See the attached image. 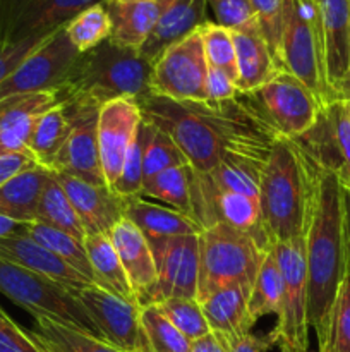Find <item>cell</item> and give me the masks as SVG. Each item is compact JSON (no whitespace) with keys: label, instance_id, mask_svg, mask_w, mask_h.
Segmentation results:
<instances>
[{"label":"cell","instance_id":"30bf717a","mask_svg":"<svg viewBox=\"0 0 350 352\" xmlns=\"http://www.w3.org/2000/svg\"><path fill=\"white\" fill-rule=\"evenodd\" d=\"M208 74L198 28L158 57L151 74V93L178 102H205L208 100Z\"/></svg>","mask_w":350,"mask_h":352},{"label":"cell","instance_id":"ab89813d","mask_svg":"<svg viewBox=\"0 0 350 352\" xmlns=\"http://www.w3.org/2000/svg\"><path fill=\"white\" fill-rule=\"evenodd\" d=\"M165 318L191 342L208 336L209 327L198 299H167L158 305Z\"/></svg>","mask_w":350,"mask_h":352},{"label":"cell","instance_id":"9f6ffc18","mask_svg":"<svg viewBox=\"0 0 350 352\" xmlns=\"http://www.w3.org/2000/svg\"><path fill=\"white\" fill-rule=\"evenodd\" d=\"M34 340V339H33ZM34 342H36V340H34ZM38 344V346H40L41 347V349H43V352H51V351H48V349H45V347L43 346H41V344L40 342H36Z\"/></svg>","mask_w":350,"mask_h":352},{"label":"cell","instance_id":"ffe728a7","mask_svg":"<svg viewBox=\"0 0 350 352\" xmlns=\"http://www.w3.org/2000/svg\"><path fill=\"white\" fill-rule=\"evenodd\" d=\"M0 260L9 261L33 274L47 277L67 289H86L95 285L89 278L62 261L57 254L48 251L36 241L31 239L26 232L0 239Z\"/></svg>","mask_w":350,"mask_h":352},{"label":"cell","instance_id":"ac0fdd59","mask_svg":"<svg viewBox=\"0 0 350 352\" xmlns=\"http://www.w3.org/2000/svg\"><path fill=\"white\" fill-rule=\"evenodd\" d=\"M71 199L86 236L108 234L126 213V199L105 184H91L81 179L55 174Z\"/></svg>","mask_w":350,"mask_h":352},{"label":"cell","instance_id":"8992f818","mask_svg":"<svg viewBox=\"0 0 350 352\" xmlns=\"http://www.w3.org/2000/svg\"><path fill=\"white\" fill-rule=\"evenodd\" d=\"M0 292L34 320H50L98 337V329L72 289L0 260Z\"/></svg>","mask_w":350,"mask_h":352},{"label":"cell","instance_id":"9c48e42d","mask_svg":"<svg viewBox=\"0 0 350 352\" xmlns=\"http://www.w3.org/2000/svg\"><path fill=\"white\" fill-rule=\"evenodd\" d=\"M242 96L278 136L288 140L307 133L321 110L314 93L285 71H278L266 85Z\"/></svg>","mask_w":350,"mask_h":352},{"label":"cell","instance_id":"f546056e","mask_svg":"<svg viewBox=\"0 0 350 352\" xmlns=\"http://www.w3.org/2000/svg\"><path fill=\"white\" fill-rule=\"evenodd\" d=\"M71 133V117L64 103L45 112L36 120L27 141V151L38 165L51 172L54 162Z\"/></svg>","mask_w":350,"mask_h":352},{"label":"cell","instance_id":"e0dca14e","mask_svg":"<svg viewBox=\"0 0 350 352\" xmlns=\"http://www.w3.org/2000/svg\"><path fill=\"white\" fill-rule=\"evenodd\" d=\"M141 116L139 103L134 100L117 98L102 105L98 113V144L102 158L103 175L110 189L117 182L122 172L127 150L132 143L139 127Z\"/></svg>","mask_w":350,"mask_h":352},{"label":"cell","instance_id":"9a60e30c","mask_svg":"<svg viewBox=\"0 0 350 352\" xmlns=\"http://www.w3.org/2000/svg\"><path fill=\"white\" fill-rule=\"evenodd\" d=\"M72 294L84 306L106 344L120 352H146L141 305L122 301L98 285L72 289Z\"/></svg>","mask_w":350,"mask_h":352},{"label":"cell","instance_id":"f1b7e54d","mask_svg":"<svg viewBox=\"0 0 350 352\" xmlns=\"http://www.w3.org/2000/svg\"><path fill=\"white\" fill-rule=\"evenodd\" d=\"M264 162L266 160L242 155H229L220 162L215 170L198 175L216 191L239 192L254 201H259V181Z\"/></svg>","mask_w":350,"mask_h":352},{"label":"cell","instance_id":"d590c367","mask_svg":"<svg viewBox=\"0 0 350 352\" xmlns=\"http://www.w3.org/2000/svg\"><path fill=\"white\" fill-rule=\"evenodd\" d=\"M144 124V148H143V179L148 182L160 172L168 168L189 165L187 158L182 153L174 140L165 131L158 129L153 124L143 119ZM143 182V184H144Z\"/></svg>","mask_w":350,"mask_h":352},{"label":"cell","instance_id":"5bb4252c","mask_svg":"<svg viewBox=\"0 0 350 352\" xmlns=\"http://www.w3.org/2000/svg\"><path fill=\"white\" fill-rule=\"evenodd\" d=\"M62 103L71 117V133L55 158L51 172L106 186L98 144V113L102 107L74 100Z\"/></svg>","mask_w":350,"mask_h":352},{"label":"cell","instance_id":"e575fe53","mask_svg":"<svg viewBox=\"0 0 350 352\" xmlns=\"http://www.w3.org/2000/svg\"><path fill=\"white\" fill-rule=\"evenodd\" d=\"M281 294H283V282H281L280 267H278L277 256L271 248L270 253L264 258L257 277L254 280L253 289L249 294V318L256 325L259 318L266 315H278L281 305Z\"/></svg>","mask_w":350,"mask_h":352},{"label":"cell","instance_id":"7dc6e473","mask_svg":"<svg viewBox=\"0 0 350 352\" xmlns=\"http://www.w3.org/2000/svg\"><path fill=\"white\" fill-rule=\"evenodd\" d=\"M36 160L30 153L0 150V186L5 184L9 179H12L19 172L36 167Z\"/></svg>","mask_w":350,"mask_h":352},{"label":"cell","instance_id":"1f68e13d","mask_svg":"<svg viewBox=\"0 0 350 352\" xmlns=\"http://www.w3.org/2000/svg\"><path fill=\"white\" fill-rule=\"evenodd\" d=\"M192 181H194V170H192L191 165L168 168V170L160 172L153 179L144 182L141 196H150V198L160 199V201L167 203V205H170L177 212L194 219Z\"/></svg>","mask_w":350,"mask_h":352},{"label":"cell","instance_id":"d6a6232c","mask_svg":"<svg viewBox=\"0 0 350 352\" xmlns=\"http://www.w3.org/2000/svg\"><path fill=\"white\" fill-rule=\"evenodd\" d=\"M27 332L45 349L51 352H120L91 333L50 320H36L34 329Z\"/></svg>","mask_w":350,"mask_h":352},{"label":"cell","instance_id":"74e56055","mask_svg":"<svg viewBox=\"0 0 350 352\" xmlns=\"http://www.w3.org/2000/svg\"><path fill=\"white\" fill-rule=\"evenodd\" d=\"M141 325H143L146 352H189L191 340L185 339L160 311L158 305L141 306Z\"/></svg>","mask_w":350,"mask_h":352},{"label":"cell","instance_id":"f5cc1de1","mask_svg":"<svg viewBox=\"0 0 350 352\" xmlns=\"http://www.w3.org/2000/svg\"><path fill=\"white\" fill-rule=\"evenodd\" d=\"M343 210H345L347 246H349V260H350V189L349 188H343ZM349 270H350V267H349Z\"/></svg>","mask_w":350,"mask_h":352},{"label":"cell","instance_id":"8fae6325","mask_svg":"<svg viewBox=\"0 0 350 352\" xmlns=\"http://www.w3.org/2000/svg\"><path fill=\"white\" fill-rule=\"evenodd\" d=\"M146 239L156 265V282L141 306L160 305L175 298H198L199 234Z\"/></svg>","mask_w":350,"mask_h":352},{"label":"cell","instance_id":"680465c9","mask_svg":"<svg viewBox=\"0 0 350 352\" xmlns=\"http://www.w3.org/2000/svg\"><path fill=\"white\" fill-rule=\"evenodd\" d=\"M349 105H350V100H349Z\"/></svg>","mask_w":350,"mask_h":352},{"label":"cell","instance_id":"f35d334b","mask_svg":"<svg viewBox=\"0 0 350 352\" xmlns=\"http://www.w3.org/2000/svg\"><path fill=\"white\" fill-rule=\"evenodd\" d=\"M199 33L202 38L208 67L223 72L237 85L239 72H237L235 45H233L232 31L218 26L213 21H206L202 26H199Z\"/></svg>","mask_w":350,"mask_h":352},{"label":"cell","instance_id":"b9f144b4","mask_svg":"<svg viewBox=\"0 0 350 352\" xmlns=\"http://www.w3.org/2000/svg\"><path fill=\"white\" fill-rule=\"evenodd\" d=\"M319 352H350V270L336 296L328 336Z\"/></svg>","mask_w":350,"mask_h":352},{"label":"cell","instance_id":"681fc988","mask_svg":"<svg viewBox=\"0 0 350 352\" xmlns=\"http://www.w3.org/2000/svg\"><path fill=\"white\" fill-rule=\"evenodd\" d=\"M270 349L271 346L266 337H256L253 333H247L229 346V352H266Z\"/></svg>","mask_w":350,"mask_h":352},{"label":"cell","instance_id":"ee69618b","mask_svg":"<svg viewBox=\"0 0 350 352\" xmlns=\"http://www.w3.org/2000/svg\"><path fill=\"white\" fill-rule=\"evenodd\" d=\"M215 21L213 23L229 31H242L259 26L249 0H208Z\"/></svg>","mask_w":350,"mask_h":352},{"label":"cell","instance_id":"836d02e7","mask_svg":"<svg viewBox=\"0 0 350 352\" xmlns=\"http://www.w3.org/2000/svg\"><path fill=\"white\" fill-rule=\"evenodd\" d=\"M26 234L100 287V282L96 278L91 263H89L88 253H86L82 241L75 239V237L69 236L65 232H60L57 229H51V227L40 222L26 223Z\"/></svg>","mask_w":350,"mask_h":352},{"label":"cell","instance_id":"4dcf8cb0","mask_svg":"<svg viewBox=\"0 0 350 352\" xmlns=\"http://www.w3.org/2000/svg\"><path fill=\"white\" fill-rule=\"evenodd\" d=\"M34 222L45 223L51 229H57L60 232H65L69 236L75 237V239L82 241V243L86 239L84 227H82L71 199L65 195L64 188L57 181L54 172H51L47 184H45L43 195H41L40 203H38Z\"/></svg>","mask_w":350,"mask_h":352},{"label":"cell","instance_id":"11a10c76","mask_svg":"<svg viewBox=\"0 0 350 352\" xmlns=\"http://www.w3.org/2000/svg\"><path fill=\"white\" fill-rule=\"evenodd\" d=\"M115 2H158V0H115Z\"/></svg>","mask_w":350,"mask_h":352},{"label":"cell","instance_id":"f907efd6","mask_svg":"<svg viewBox=\"0 0 350 352\" xmlns=\"http://www.w3.org/2000/svg\"><path fill=\"white\" fill-rule=\"evenodd\" d=\"M189 352H229V346L215 333H208V336L194 340Z\"/></svg>","mask_w":350,"mask_h":352},{"label":"cell","instance_id":"603a6c76","mask_svg":"<svg viewBox=\"0 0 350 352\" xmlns=\"http://www.w3.org/2000/svg\"><path fill=\"white\" fill-rule=\"evenodd\" d=\"M249 294L250 291L242 285H226L201 302L209 332L220 337L226 346L250 333L254 327L247 308Z\"/></svg>","mask_w":350,"mask_h":352},{"label":"cell","instance_id":"cb8c5ba5","mask_svg":"<svg viewBox=\"0 0 350 352\" xmlns=\"http://www.w3.org/2000/svg\"><path fill=\"white\" fill-rule=\"evenodd\" d=\"M237 57V89L240 95L250 93L266 85L280 69L275 65L266 40L261 34L259 26L232 31Z\"/></svg>","mask_w":350,"mask_h":352},{"label":"cell","instance_id":"7402d4cb","mask_svg":"<svg viewBox=\"0 0 350 352\" xmlns=\"http://www.w3.org/2000/svg\"><path fill=\"white\" fill-rule=\"evenodd\" d=\"M106 236L112 241L117 256L141 305L156 282V265L148 239L127 219L120 220Z\"/></svg>","mask_w":350,"mask_h":352},{"label":"cell","instance_id":"60d3db41","mask_svg":"<svg viewBox=\"0 0 350 352\" xmlns=\"http://www.w3.org/2000/svg\"><path fill=\"white\" fill-rule=\"evenodd\" d=\"M263 38L266 40L275 65L281 69V33H283L285 0H249Z\"/></svg>","mask_w":350,"mask_h":352},{"label":"cell","instance_id":"4fadbf2b","mask_svg":"<svg viewBox=\"0 0 350 352\" xmlns=\"http://www.w3.org/2000/svg\"><path fill=\"white\" fill-rule=\"evenodd\" d=\"M78 57L65 26L54 31L0 85V100L21 93L58 91Z\"/></svg>","mask_w":350,"mask_h":352},{"label":"cell","instance_id":"8d00e7d4","mask_svg":"<svg viewBox=\"0 0 350 352\" xmlns=\"http://www.w3.org/2000/svg\"><path fill=\"white\" fill-rule=\"evenodd\" d=\"M65 33H67L71 43L78 48L79 54L93 50L103 41H106L112 33V21L105 9V3L100 2L88 9L81 10L75 17H72L65 24Z\"/></svg>","mask_w":350,"mask_h":352},{"label":"cell","instance_id":"2e32d148","mask_svg":"<svg viewBox=\"0 0 350 352\" xmlns=\"http://www.w3.org/2000/svg\"><path fill=\"white\" fill-rule=\"evenodd\" d=\"M323 65L331 100H342L350 69V0H316Z\"/></svg>","mask_w":350,"mask_h":352},{"label":"cell","instance_id":"44dd1931","mask_svg":"<svg viewBox=\"0 0 350 352\" xmlns=\"http://www.w3.org/2000/svg\"><path fill=\"white\" fill-rule=\"evenodd\" d=\"M206 7L208 0H165L153 31L137 50L141 57L154 64L168 47L184 40L208 21Z\"/></svg>","mask_w":350,"mask_h":352},{"label":"cell","instance_id":"bcb514c9","mask_svg":"<svg viewBox=\"0 0 350 352\" xmlns=\"http://www.w3.org/2000/svg\"><path fill=\"white\" fill-rule=\"evenodd\" d=\"M47 36L31 38V40L23 41V43H17L14 45V47L0 50V85L19 67L21 62H23Z\"/></svg>","mask_w":350,"mask_h":352},{"label":"cell","instance_id":"7a4b0ae2","mask_svg":"<svg viewBox=\"0 0 350 352\" xmlns=\"http://www.w3.org/2000/svg\"><path fill=\"white\" fill-rule=\"evenodd\" d=\"M309 325L325 346L340 287L349 274L343 188L331 172L318 168L311 222L305 234Z\"/></svg>","mask_w":350,"mask_h":352},{"label":"cell","instance_id":"7c38bea8","mask_svg":"<svg viewBox=\"0 0 350 352\" xmlns=\"http://www.w3.org/2000/svg\"><path fill=\"white\" fill-rule=\"evenodd\" d=\"M103 0H0V50L51 34Z\"/></svg>","mask_w":350,"mask_h":352},{"label":"cell","instance_id":"c3c4849f","mask_svg":"<svg viewBox=\"0 0 350 352\" xmlns=\"http://www.w3.org/2000/svg\"><path fill=\"white\" fill-rule=\"evenodd\" d=\"M237 85L223 72L209 69L208 74V100L209 102H225L239 96Z\"/></svg>","mask_w":350,"mask_h":352},{"label":"cell","instance_id":"f6af8a7d","mask_svg":"<svg viewBox=\"0 0 350 352\" xmlns=\"http://www.w3.org/2000/svg\"><path fill=\"white\" fill-rule=\"evenodd\" d=\"M0 352H43L30 332L21 329L2 308H0Z\"/></svg>","mask_w":350,"mask_h":352},{"label":"cell","instance_id":"db71d44e","mask_svg":"<svg viewBox=\"0 0 350 352\" xmlns=\"http://www.w3.org/2000/svg\"><path fill=\"white\" fill-rule=\"evenodd\" d=\"M342 100H350V69H349V76H347L345 88H343V95H342Z\"/></svg>","mask_w":350,"mask_h":352},{"label":"cell","instance_id":"5b68a950","mask_svg":"<svg viewBox=\"0 0 350 352\" xmlns=\"http://www.w3.org/2000/svg\"><path fill=\"white\" fill-rule=\"evenodd\" d=\"M271 251V250H270ZM246 232L226 223H213L199 234L198 301L226 285H242L250 291L264 258L270 253Z\"/></svg>","mask_w":350,"mask_h":352},{"label":"cell","instance_id":"52a82bcc","mask_svg":"<svg viewBox=\"0 0 350 352\" xmlns=\"http://www.w3.org/2000/svg\"><path fill=\"white\" fill-rule=\"evenodd\" d=\"M273 253L280 267L283 294L277 325L266 336L271 347L281 352L309 351L307 308V265H305V236L273 244Z\"/></svg>","mask_w":350,"mask_h":352},{"label":"cell","instance_id":"ba28073f","mask_svg":"<svg viewBox=\"0 0 350 352\" xmlns=\"http://www.w3.org/2000/svg\"><path fill=\"white\" fill-rule=\"evenodd\" d=\"M281 69L304 82L321 107L333 102L323 65L318 3L311 0H285L281 33Z\"/></svg>","mask_w":350,"mask_h":352},{"label":"cell","instance_id":"d6986e66","mask_svg":"<svg viewBox=\"0 0 350 352\" xmlns=\"http://www.w3.org/2000/svg\"><path fill=\"white\" fill-rule=\"evenodd\" d=\"M60 103V91L21 93L0 100V150L30 153L27 141L36 120Z\"/></svg>","mask_w":350,"mask_h":352},{"label":"cell","instance_id":"816d5d0a","mask_svg":"<svg viewBox=\"0 0 350 352\" xmlns=\"http://www.w3.org/2000/svg\"><path fill=\"white\" fill-rule=\"evenodd\" d=\"M23 232H26V223H19L16 220H10L7 217L0 215V239H5V237Z\"/></svg>","mask_w":350,"mask_h":352},{"label":"cell","instance_id":"6da1fadb","mask_svg":"<svg viewBox=\"0 0 350 352\" xmlns=\"http://www.w3.org/2000/svg\"><path fill=\"white\" fill-rule=\"evenodd\" d=\"M141 116L177 143L196 174H209L229 155L266 160L278 136L242 95L225 102H178L150 95Z\"/></svg>","mask_w":350,"mask_h":352},{"label":"cell","instance_id":"7bdbcfd3","mask_svg":"<svg viewBox=\"0 0 350 352\" xmlns=\"http://www.w3.org/2000/svg\"><path fill=\"white\" fill-rule=\"evenodd\" d=\"M143 148H144V124L141 120L136 131L132 143L127 150L126 160H124L122 172L117 182L113 184V191L122 198H132L141 196L143 191Z\"/></svg>","mask_w":350,"mask_h":352},{"label":"cell","instance_id":"4316f807","mask_svg":"<svg viewBox=\"0 0 350 352\" xmlns=\"http://www.w3.org/2000/svg\"><path fill=\"white\" fill-rule=\"evenodd\" d=\"M50 174V170L36 165L0 186V215L19 223L34 222L38 203Z\"/></svg>","mask_w":350,"mask_h":352},{"label":"cell","instance_id":"277c9868","mask_svg":"<svg viewBox=\"0 0 350 352\" xmlns=\"http://www.w3.org/2000/svg\"><path fill=\"white\" fill-rule=\"evenodd\" d=\"M153 64L134 48L106 40L93 50L79 54L60 86L62 102H88L102 107L117 98L141 103L151 93Z\"/></svg>","mask_w":350,"mask_h":352},{"label":"cell","instance_id":"d4e9b609","mask_svg":"<svg viewBox=\"0 0 350 352\" xmlns=\"http://www.w3.org/2000/svg\"><path fill=\"white\" fill-rule=\"evenodd\" d=\"M103 3L112 21V33L108 40L120 47L139 50L153 31L163 10L165 0H158V2L103 0Z\"/></svg>","mask_w":350,"mask_h":352},{"label":"cell","instance_id":"3957f363","mask_svg":"<svg viewBox=\"0 0 350 352\" xmlns=\"http://www.w3.org/2000/svg\"><path fill=\"white\" fill-rule=\"evenodd\" d=\"M318 167L294 140L277 138L261 170L259 205L271 241L307 234Z\"/></svg>","mask_w":350,"mask_h":352},{"label":"cell","instance_id":"83f0119b","mask_svg":"<svg viewBox=\"0 0 350 352\" xmlns=\"http://www.w3.org/2000/svg\"><path fill=\"white\" fill-rule=\"evenodd\" d=\"M84 248L86 253H88L89 263H91L96 278L100 282V287L120 298L122 301L139 305L136 292H134L132 285H130L129 278L124 272V267L120 263L119 256H117L115 248H113L110 237L106 234L86 236Z\"/></svg>","mask_w":350,"mask_h":352},{"label":"cell","instance_id":"6f0895ef","mask_svg":"<svg viewBox=\"0 0 350 352\" xmlns=\"http://www.w3.org/2000/svg\"><path fill=\"white\" fill-rule=\"evenodd\" d=\"M311 2H316V0H311Z\"/></svg>","mask_w":350,"mask_h":352},{"label":"cell","instance_id":"484cf974","mask_svg":"<svg viewBox=\"0 0 350 352\" xmlns=\"http://www.w3.org/2000/svg\"><path fill=\"white\" fill-rule=\"evenodd\" d=\"M124 219L130 220L144 237L198 236L202 232V226L194 219L174 208L146 201L143 196L126 199Z\"/></svg>","mask_w":350,"mask_h":352}]
</instances>
